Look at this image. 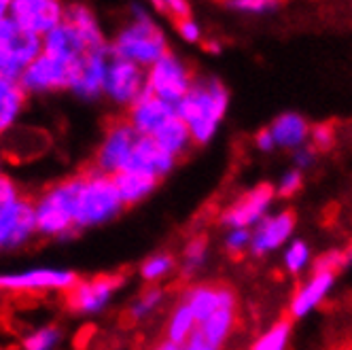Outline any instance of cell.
Segmentation results:
<instances>
[{
    "instance_id": "cell-1",
    "label": "cell",
    "mask_w": 352,
    "mask_h": 350,
    "mask_svg": "<svg viewBox=\"0 0 352 350\" xmlns=\"http://www.w3.org/2000/svg\"><path fill=\"white\" fill-rule=\"evenodd\" d=\"M195 146L208 144L228 115L230 89L217 77H195L187 96L174 107Z\"/></svg>"
},
{
    "instance_id": "cell-2",
    "label": "cell",
    "mask_w": 352,
    "mask_h": 350,
    "mask_svg": "<svg viewBox=\"0 0 352 350\" xmlns=\"http://www.w3.org/2000/svg\"><path fill=\"white\" fill-rule=\"evenodd\" d=\"M109 49L113 58L146 70L170 52V45L155 15L142 5H132L130 19L109 41Z\"/></svg>"
},
{
    "instance_id": "cell-3",
    "label": "cell",
    "mask_w": 352,
    "mask_h": 350,
    "mask_svg": "<svg viewBox=\"0 0 352 350\" xmlns=\"http://www.w3.org/2000/svg\"><path fill=\"white\" fill-rule=\"evenodd\" d=\"M79 189V172L66 179L49 183L32 195L36 234L41 240L68 242L79 236L74 228V199Z\"/></svg>"
},
{
    "instance_id": "cell-4",
    "label": "cell",
    "mask_w": 352,
    "mask_h": 350,
    "mask_svg": "<svg viewBox=\"0 0 352 350\" xmlns=\"http://www.w3.org/2000/svg\"><path fill=\"white\" fill-rule=\"evenodd\" d=\"M125 210L113 177L100 174L94 168L79 172V189L74 199V228L79 234L104 228L117 221Z\"/></svg>"
},
{
    "instance_id": "cell-5",
    "label": "cell",
    "mask_w": 352,
    "mask_h": 350,
    "mask_svg": "<svg viewBox=\"0 0 352 350\" xmlns=\"http://www.w3.org/2000/svg\"><path fill=\"white\" fill-rule=\"evenodd\" d=\"M128 278L123 274H98V276L79 278L68 293H64V304L72 316H98L107 312Z\"/></svg>"
},
{
    "instance_id": "cell-6",
    "label": "cell",
    "mask_w": 352,
    "mask_h": 350,
    "mask_svg": "<svg viewBox=\"0 0 352 350\" xmlns=\"http://www.w3.org/2000/svg\"><path fill=\"white\" fill-rule=\"evenodd\" d=\"M77 272L58 265H36L19 272L0 274V293L9 295H43V293H68L77 285Z\"/></svg>"
},
{
    "instance_id": "cell-7",
    "label": "cell",
    "mask_w": 352,
    "mask_h": 350,
    "mask_svg": "<svg viewBox=\"0 0 352 350\" xmlns=\"http://www.w3.org/2000/svg\"><path fill=\"white\" fill-rule=\"evenodd\" d=\"M138 138L140 134L125 121V117L111 119L96 146L89 168H94L100 174H107V177H115V174L123 172L128 168Z\"/></svg>"
},
{
    "instance_id": "cell-8",
    "label": "cell",
    "mask_w": 352,
    "mask_h": 350,
    "mask_svg": "<svg viewBox=\"0 0 352 350\" xmlns=\"http://www.w3.org/2000/svg\"><path fill=\"white\" fill-rule=\"evenodd\" d=\"M193 81V68L174 52H168L162 60L146 68V91L172 107L187 96Z\"/></svg>"
},
{
    "instance_id": "cell-9",
    "label": "cell",
    "mask_w": 352,
    "mask_h": 350,
    "mask_svg": "<svg viewBox=\"0 0 352 350\" xmlns=\"http://www.w3.org/2000/svg\"><path fill=\"white\" fill-rule=\"evenodd\" d=\"M111 58V49L102 47L87 52L77 64H72L68 94H72L81 102H98V100H102Z\"/></svg>"
},
{
    "instance_id": "cell-10",
    "label": "cell",
    "mask_w": 352,
    "mask_h": 350,
    "mask_svg": "<svg viewBox=\"0 0 352 350\" xmlns=\"http://www.w3.org/2000/svg\"><path fill=\"white\" fill-rule=\"evenodd\" d=\"M66 15V3L60 0H9V17L15 26L43 39L58 28Z\"/></svg>"
},
{
    "instance_id": "cell-11",
    "label": "cell",
    "mask_w": 352,
    "mask_h": 350,
    "mask_svg": "<svg viewBox=\"0 0 352 350\" xmlns=\"http://www.w3.org/2000/svg\"><path fill=\"white\" fill-rule=\"evenodd\" d=\"M274 199V185L259 183L225 208L219 217V223L225 230H253L257 223H261L270 215Z\"/></svg>"
},
{
    "instance_id": "cell-12",
    "label": "cell",
    "mask_w": 352,
    "mask_h": 350,
    "mask_svg": "<svg viewBox=\"0 0 352 350\" xmlns=\"http://www.w3.org/2000/svg\"><path fill=\"white\" fill-rule=\"evenodd\" d=\"M144 91H146V70L132 62L111 58L102 100H107L115 109L128 111Z\"/></svg>"
},
{
    "instance_id": "cell-13",
    "label": "cell",
    "mask_w": 352,
    "mask_h": 350,
    "mask_svg": "<svg viewBox=\"0 0 352 350\" xmlns=\"http://www.w3.org/2000/svg\"><path fill=\"white\" fill-rule=\"evenodd\" d=\"M38 240L32 197H21L17 204L0 212V253H19Z\"/></svg>"
},
{
    "instance_id": "cell-14",
    "label": "cell",
    "mask_w": 352,
    "mask_h": 350,
    "mask_svg": "<svg viewBox=\"0 0 352 350\" xmlns=\"http://www.w3.org/2000/svg\"><path fill=\"white\" fill-rule=\"evenodd\" d=\"M21 89L30 96H54L68 91L70 66L41 54L19 77Z\"/></svg>"
},
{
    "instance_id": "cell-15",
    "label": "cell",
    "mask_w": 352,
    "mask_h": 350,
    "mask_svg": "<svg viewBox=\"0 0 352 350\" xmlns=\"http://www.w3.org/2000/svg\"><path fill=\"white\" fill-rule=\"evenodd\" d=\"M297 228V219L291 210L270 212L261 223L250 230V248L253 257H265L278 248H285L293 240V232Z\"/></svg>"
},
{
    "instance_id": "cell-16",
    "label": "cell",
    "mask_w": 352,
    "mask_h": 350,
    "mask_svg": "<svg viewBox=\"0 0 352 350\" xmlns=\"http://www.w3.org/2000/svg\"><path fill=\"white\" fill-rule=\"evenodd\" d=\"M183 302L189 306V310L193 312L197 325L204 322L206 318H210L214 312L228 308V310H236L238 308V297L236 291L228 285H208V283H195L189 285L183 291Z\"/></svg>"
},
{
    "instance_id": "cell-17",
    "label": "cell",
    "mask_w": 352,
    "mask_h": 350,
    "mask_svg": "<svg viewBox=\"0 0 352 350\" xmlns=\"http://www.w3.org/2000/svg\"><path fill=\"white\" fill-rule=\"evenodd\" d=\"M333 287H336V274L312 272L291 295V302H289L291 320L306 318L308 314L318 310L324 304V299L329 297V293L333 291Z\"/></svg>"
},
{
    "instance_id": "cell-18",
    "label": "cell",
    "mask_w": 352,
    "mask_h": 350,
    "mask_svg": "<svg viewBox=\"0 0 352 350\" xmlns=\"http://www.w3.org/2000/svg\"><path fill=\"white\" fill-rule=\"evenodd\" d=\"M176 164H179V160L166 153L162 146H157V142L153 138L140 136L134 153L128 162V168L123 172H138V174H144V177H151L162 183L166 177H170V172L176 168Z\"/></svg>"
},
{
    "instance_id": "cell-19",
    "label": "cell",
    "mask_w": 352,
    "mask_h": 350,
    "mask_svg": "<svg viewBox=\"0 0 352 350\" xmlns=\"http://www.w3.org/2000/svg\"><path fill=\"white\" fill-rule=\"evenodd\" d=\"M172 115H176V109L172 105L144 91L136 102L125 111L123 117L140 136L151 138Z\"/></svg>"
},
{
    "instance_id": "cell-20",
    "label": "cell",
    "mask_w": 352,
    "mask_h": 350,
    "mask_svg": "<svg viewBox=\"0 0 352 350\" xmlns=\"http://www.w3.org/2000/svg\"><path fill=\"white\" fill-rule=\"evenodd\" d=\"M43 43V54L54 58L62 64H77L87 52L89 47L85 43V39L74 30L68 21H62L58 28H54L49 34H45L41 39Z\"/></svg>"
},
{
    "instance_id": "cell-21",
    "label": "cell",
    "mask_w": 352,
    "mask_h": 350,
    "mask_svg": "<svg viewBox=\"0 0 352 350\" xmlns=\"http://www.w3.org/2000/svg\"><path fill=\"white\" fill-rule=\"evenodd\" d=\"M28 94L21 89L19 81L0 77V140L17 128L19 119L26 113Z\"/></svg>"
},
{
    "instance_id": "cell-22",
    "label": "cell",
    "mask_w": 352,
    "mask_h": 350,
    "mask_svg": "<svg viewBox=\"0 0 352 350\" xmlns=\"http://www.w3.org/2000/svg\"><path fill=\"white\" fill-rule=\"evenodd\" d=\"M64 21H68L70 26L85 39V43H87V47H89V52H94V49L109 47L107 32H104V28H102V23H100L96 11H94L89 5H83V3H68V5H66Z\"/></svg>"
},
{
    "instance_id": "cell-23",
    "label": "cell",
    "mask_w": 352,
    "mask_h": 350,
    "mask_svg": "<svg viewBox=\"0 0 352 350\" xmlns=\"http://www.w3.org/2000/svg\"><path fill=\"white\" fill-rule=\"evenodd\" d=\"M310 123L299 113H283L270 123V132L274 136L276 149L295 151V149L308 144L310 138Z\"/></svg>"
},
{
    "instance_id": "cell-24",
    "label": "cell",
    "mask_w": 352,
    "mask_h": 350,
    "mask_svg": "<svg viewBox=\"0 0 352 350\" xmlns=\"http://www.w3.org/2000/svg\"><path fill=\"white\" fill-rule=\"evenodd\" d=\"M113 183L117 187V193L125 208H134L142 204L144 199H148L155 193L160 185V181L144 177V174H138V172H119L113 177Z\"/></svg>"
},
{
    "instance_id": "cell-25",
    "label": "cell",
    "mask_w": 352,
    "mask_h": 350,
    "mask_svg": "<svg viewBox=\"0 0 352 350\" xmlns=\"http://www.w3.org/2000/svg\"><path fill=\"white\" fill-rule=\"evenodd\" d=\"M151 138L157 142V146H162L166 153H170L176 160L185 157L191 151V146H195L187 126L181 121L179 115H172Z\"/></svg>"
},
{
    "instance_id": "cell-26",
    "label": "cell",
    "mask_w": 352,
    "mask_h": 350,
    "mask_svg": "<svg viewBox=\"0 0 352 350\" xmlns=\"http://www.w3.org/2000/svg\"><path fill=\"white\" fill-rule=\"evenodd\" d=\"M197 329V320L193 316V312L189 310V306L183 302V299H179L168 318H166V329H164V340L176 344V346H183Z\"/></svg>"
},
{
    "instance_id": "cell-27",
    "label": "cell",
    "mask_w": 352,
    "mask_h": 350,
    "mask_svg": "<svg viewBox=\"0 0 352 350\" xmlns=\"http://www.w3.org/2000/svg\"><path fill=\"white\" fill-rule=\"evenodd\" d=\"M236 310H228L223 308L219 312H214L210 318H206L204 322L197 325V331L202 336L208 344H212L214 348H223L225 342L230 340V336L236 329Z\"/></svg>"
},
{
    "instance_id": "cell-28",
    "label": "cell",
    "mask_w": 352,
    "mask_h": 350,
    "mask_svg": "<svg viewBox=\"0 0 352 350\" xmlns=\"http://www.w3.org/2000/svg\"><path fill=\"white\" fill-rule=\"evenodd\" d=\"M176 270H179V259L168 251H160L148 255L138 265V276L142 283H146V287H160Z\"/></svg>"
},
{
    "instance_id": "cell-29",
    "label": "cell",
    "mask_w": 352,
    "mask_h": 350,
    "mask_svg": "<svg viewBox=\"0 0 352 350\" xmlns=\"http://www.w3.org/2000/svg\"><path fill=\"white\" fill-rule=\"evenodd\" d=\"M64 344V329L58 322H45L23 333L19 350H60Z\"/></svg>"
},
{
    "instance_id": "cell-30",
    "label": "cell",
    "mask_w": 352,
    "mask_h": 350,
    "mask_svg": "<svg viewBox=\"0 0 352 350\" xmlns=\"http://www.w3.org/2000/svg\"><path fill=\"white\" fill-rule=\"evenodd\" d=\"M208 261V238L206 236H193L185 246L179 259V272L185 281H191L197 276Z\"/></svg>"
},
{
    "instance_id": "cell-31",
    "label": "cell",
    "mask_w": 352,
    "mask_h": 350,
    "mask_svg": "<svg viewBox=\"0 0 352 350\" xmlns=\"http://www.w3.org/2000/svg\"><path fill=\"white\" fill-rule=\"evenodd\" d=\"M166 299V291L162 287H144L128 306V318L132 322H144L153 316Z\"/></svg>"
},
{
    "instance_id": "cell-32",
    "label": "cell",
    "mask_w": 352,
    "mask_h": 350,
    "mask_svg": "<svg viewBox=\"0 0 352 350\" xmlns=\"http://www.w3.org/2000/svg\"><path fill=\"white\" fill-rule=\"evenodd\" d=\"M293 338V322L291 318H280L274 325L259 333L255 342L248 346V350H289Z\"/></svg>"
},
{
    "instance_id": "cell-33",
    "label": "cell",
    "mask_w": 352,
    "mask_h": 350,
    "mask_svg": "<svg viewBox=\"0 0 352 350\" xmlns=\"http://www.w3.org/2000/svg\"><path fill=\"white\" fill-rule=\"evenodd\" d=\"M312 263V248L306 240H291L283 251V267L291 276H299Z\"/></svg>"
},
{
    "instance_id": "cell-34",
    "label": "cell",
    "mask_w": 352,
    "mask_h": 350,
    "mask_svg": "<svg viewBox=\"0 0 352 350\" xmlns=\"http://www.w3.org/2000/svg\"><path fill=\"white\" fill-rule=\"evenodd\" d=\"M352 263V248H331V251H324L316 257L312 272H329L336 274L348 267Z\"/></svg>"
},
{
    "instance_id": "cell-35",
    "label": "cell",
    "mask_w": 352,
    "mask_h": 350,
    "mask_svg": "<svg viewBox=\"0 0 352 350\" xmlns=\"http://www.w3.org/2000/svg\"><path fill=\"white\" fill-rule=\"evenodd\" d=\"M225 7L242 15L265 17L278 11L280 3H276V0H230V3H225Z\"/></svg>"
},
{
    "instance_id": "cell-36",
    "label": "cell",
    "mask_w": 352,
    "mask_h": 350,
    "mask_svg": "<svg viewBox=\"0 0 352 350\" xmlns=\"http://www.w3.org/2000/svg\"><path fill=\"white\" fill-rule=\"evenodd\" d=\"M21 197H26L21 185L11 177V174L0 172V212L17 204Z\"/></svg>"
},
{
    "instance_id": "cell-37",
    "label": "cell",
    "mask_w": 352,
    "mask_h": 350,
    "mask_svg": "<svg viewBox=\"0 0 352 350\" xmlns=\"http://www.w3.org/2000/svg\"><path fill=\"white\" fill-rule=\"evenodd\" d=\"M308 144L314 149L316 153L320 151H329L336 144V128L331 123H316V126L310 128V138Z\"/></svg>"
},
{
    "instance_id": "cell-38",
    "label": "cell",
    "mask_w": 352,
    "mask_h": 350,
    "mask_svg": "<svg viewBox=\"0 0 352 350\" xmlns=\"http://www.w3.org/2000/svg\"><path fill=\"white\" fill-rule=\"evenodd\" d=\"M301 187H304V172L291 168L278 179V185L274 187V191L276 197H293L295 193H299Z\"/></svg>"
},
{
    "instance_id": "cell-39",
    "label": "cell",
    "mask_w": 352,
    "mask_h": 350,
    "mask_svg": "<svg viewBox=\"0 0 352 350\" xmlns=\"http://www.w3.org/2000/svg\"><path fill=\"white\" fill-rule=\"evenodd\" d=\"M153 9H157L160 13H164L166 17H170L174 23L181 21V19H187V17H193L191 15V5L185 3V0H157L153 3Z\"/></svg>"
},
{
    "instance_id": "cell-40",
    "label": "cell",
    "mask_w": 352,
    "mask_h": 350,
    "mask_svg": "<svg viewBox=\"0 0 352 350\" xmlns=\"http://www.w3.org/2000/svg\"><path fill=\"white\" fill-rule=\"evenodd\" d=\"M225 251L230 255H242L250 248V230H228L223 240Z\"/></svg>"
},
{
    "instance_id": "cell-41",
    "label": "cell",
    "mask_w": 352,
    "mask_h": 350,
    "mask_svg": "<svg viewBox=\"0 0 352 350\" xmlns=\"http://www.w3.org/2000/svg\"><path fill=\"white\" fill-rule=\"evenodd\" d=\"M176 28V34L181 36V41L189 43V45H197L202 43V26L193 19V17H187V19H181L174 23Z\"/></svg>"
},
{
    "instance_id": "cell-42",
    "label": "cell",
    "mask_w": 352,
    "mask_h": 350,
    "mask_svg": "<svg viewBox=\"0 0 352 350\" xmlns=\"http://www.w3.org/2000/svg\"><path fill=\"white\" fill-rule=\"evenodd\" d=\"M293 155V164H295V170H308L314 162H316V151L310 146V144H304V146H299V149H295V151L291 153Z\"/></svg>"
},
{
    "instance_id": "cell-43",
    "label": "cell",
    "mask_w": 352,
    "mask_h": 350,
    "mask_svg": "<svg viewBox=\"0 0 352 350\" xmlns=\"http://www.w3.org/2000/svg\"><path fill=\"white\" fill-rule=\"evenodd\" d=\"M255 146L259 149L261 153H272L276 149V142H274V136L270 132V128H263L255 134Z\"/></svg>"
},
{
    "instance_id": "cell-44",
    "label": "cell",
    "mask_w": 352,
    "mask_h": 350,
    "mask_svg": "<svg viewBox=\"0 0 352 350\" xmlns=\"http://www.w3.org/2000/svg\"><path fill=\"white\" fill-rule=\"evenodd\" d=\"M181 350H219V348H214L212 344H208L202 336H199V331L195 329V333L181 346Z\"/></svg>"
},
{
    "instance_id": "cell-45",
    "label": "cell",
    "mask_w": 352,
    "mask_h": 350,
    "mask_svg": "<svg viewBox=\"0 0 352 350\" xmlns=\"http://www.w3.org/2000/svg\"><path fill=\"white\" fill-rule=\"evenodd\" d=\"M204 49H206L208 54H212V56H219V54L223 52V47H221L219 41H208V43L204 45Z\"/></svg>"
},
{
    "instance_id": "cell-46",
    "label": "cell",
    "mask_w": 352,
    "mask_h": 350,
    "mask_svg": "<svg viewBox=\"0 0 352 350\" xmlns=\"http://www.w3.org/2000/svg\"><path fill=\"white\" fill-rule=\"evenodd\" d=\"M153 350H181V346H176V344H172V342H168V340H162Z\"/></svg>"
},
{
    "instance_id": "cell-47",
    "label": "cell",
    "mask_w": 352,
    "mask_h": 350,
    "mask_svg": "<svg viewBox=\"0 0 352 350\" xmlns=\"http://www.w3.org/2000/svg\"><path fill=\"white\" fill-rule=\"evenodd\" d=\"M0 172H5V153H3V149H0Z\"/></svg>"
}]
</instances>
